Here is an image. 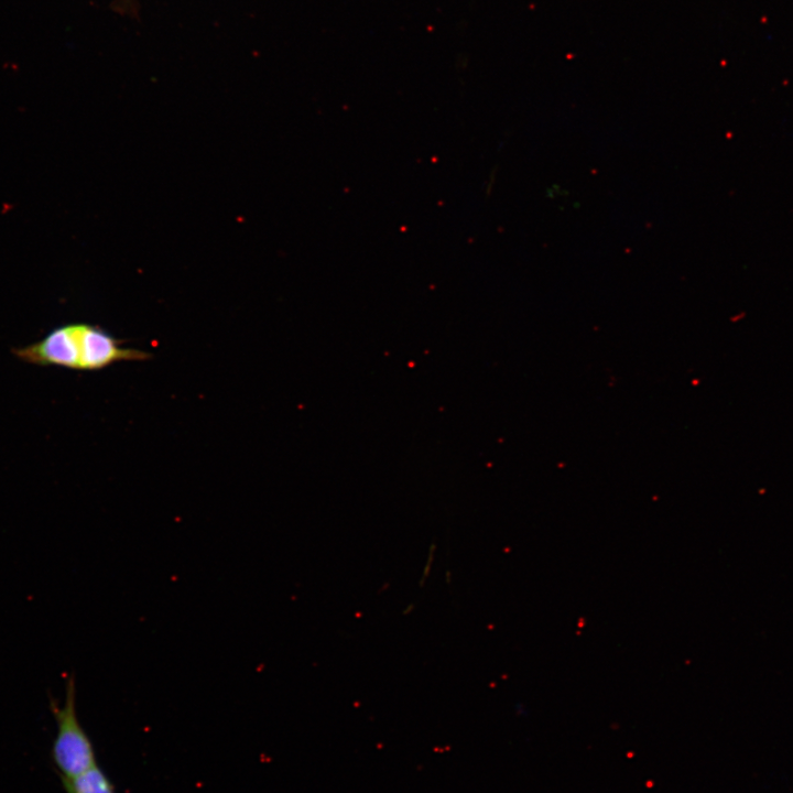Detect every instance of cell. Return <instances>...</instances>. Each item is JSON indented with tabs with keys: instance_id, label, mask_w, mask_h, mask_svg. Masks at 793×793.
<instances>
[{
	"instance_id": "6da1fadb",
	"label": "cell",
	"mask_w": 793,
	"mask_h": 793,
	"mask_svg": "<svg viewBox=\"0 0 793 793\" xmlns=\"http://www.w3.org/2000/svg\"><path fill=\"white\" fill-rule=\"evenodd\" d=\"M12 354L28 363L80 371H96L119 361L150 358L148 352L123 347L101 327L86 323L58 326L41 340L12 349Z\"/></svg>"
},
{
	"instance_id": "3957f363",
	"label": "cell",
	"mask_w": 793,
	"mask_h": 793,
	"mask_svg": "<svg viewBox=\"0 0 793 793\" xmlns=\"http://www.w3.org/2000/svg\"><path fill=\"white\" fill-rule=\"evenodd\" d=\"M61 782L66 793H116L110 778L98 764L78 775L61 778Z\"/></svg>"
},
{
	"instance_id": "7a4b0ae2",
	"label": "cell",
	"mask_w": 793,
	"mask_h": 793,
	"mask_svg": "<svg viewBox=\"0 0 793 793\" xmlns=\"http://www.w3.org/2000/svg\"><path fill=\"white\" fill-rule=\"evenodd\" d=\"M50 709L56 721L51 758L59 778L78 775L98 764L91 739L77 715L76 684L73 674L66 681L63 706L51 697Z\"/></svg>"
}]
</instances>
